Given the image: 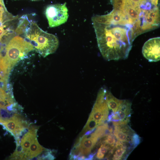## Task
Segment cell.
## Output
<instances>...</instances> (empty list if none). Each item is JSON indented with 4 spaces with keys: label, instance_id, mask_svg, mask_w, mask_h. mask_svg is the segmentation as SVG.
Masks as SVG:
<instances>
[{
    "label": "cell",
    "instance_id": "obj_13",
    "mask_svg": "<svg viewBox=\"0 0 160 160\" xmlns=\"http://www.w3.org/2000/svg\"><path fill=\"white\" fill-rule=\"evenodd\" d=\"M125 143L117 140L113 148V153L112 159L119 160L121 159L123 157L127 151V147Z\"/></svg>",
    "mask_w": 160,
    "mask_h": 160
},
{
    "label": "cell",
    "instance_id": "obj_17",
    "mask_svg": "<svg viewBox=\"0 0 160 160\" xmlns=\"http://www.w3.org/2000/svg\"><path fill=\"white\" fill-rule=\"evenodd\" d=\"M116 141V137L113 134L111 133L106 136L105 138L102 143L107 145L113 148Z\"/></svg>",
    "mask_w": 160,
    "mask_h": 160
},
{
    "label": "cell",
    "instance_id": "obj_20",
    "mask_svg": "<svg viewBox=\"0 0 160 160\" xmlns=\"http://www.w3.org/2000/svg\"><path fill=\"white\" fill-rule=\"evenodd\" d=\"M151 3L155 6H157L159 0H149Z\"/></svg>",
    "mask_w": 160,
    "mask_h": 160
},
{
    "label": "cell",
    "instance_id": "obj_15",
    "mask_svg": "<svg viewBox=\"0 0 160 160\" xmlns=\"http://www.w3.org/2000/svg\"><path fill=\"white\" fill-rule=\"evenodd\" d=\"M11 14L7 11L4 0H0V26L4 25L9 20Z\"/></svg>",
    "mask_w": 160,
    "mask_h": 160
},
{
    "label": "cell",
    "instance_id": "obj_14",
    "mask_svg": "<svg viewBox=\"0 0 160 160\" xmlns=\"http://www.w3.org/2000/svg\"><path fill=\"white\" fill-rule=\"evenodd\" d=\"M46 150L40 145L37 138H36L33 140L30 145L27 154V159L33 158Z\"/></svg>",
    "mask_w": 160,
    "mask_h": 160
},
{
    "label": "cell",
    "instance_id": "obj_9",
    "mask_svg": "<svg viewBox=\"0 0 160 160\" xmlns=\"http://www.w3.org/2000/svg\"><path fill=\"white\" fill-rule=\"evenodd\" d=\"M160 37H157L148 40L144 44L142 50L144 57L150 62L160 60Z\"/></svg>",
    "mask_w": 160,
    "mask_h": 160
},
{
    "label": "cell",
    "instance_id": "obj_1",
    "mask_svg": "<svg viewBox=\"0 0 160 160\" xmlns=\"http://www.w3.org/2000/svg\"><path fill=\"white\" fill-rule=\"evenodd\" d=\"M92 21L103 57L108 61L127 58L135 39L133 25L128 21H116L109 13L94 15Z\"/></svg>",
    "mask_w": 160,
    "mask_h": 160
},
{
    "label": "cell",
    "instance_id": "obj_12",
    "mask_svg": "<svg viewBox=\"0 0 160 160\" xmlns=\"http://www.w3.org/2000/svg\"><path fill=\"white\" fill-rule=\"evenodd\" d=\"M106 99L108 109L111 111L110 114L115 112L124 100L116 98L110 92L107 90L106 94Z\"/></svg>",
    "mask_w": 160,
    "mask_h": 160
},
{
    "label": "cell",
    "instance_id": "obj_11",
    "mask_svg": "<svg viewBox=\"0 0 160 160\" xmlns=\"http://www.w3.org/2000/svg\"><path fill=\"white\" fill-rule=\"evenodd\" d=\"M113 135L119 141L128 143L131 141L132 137L134 133L133 130L127 124L114 126Z\"/></svg>",
    "mask_w": 160,
    "mask_h": 160
},
{
    "label": "cell",
    "instance_id": "obj_18",
    "mask_svg": "<svg viewBox=\"0 0 160 160\" xmlns=\"http://www.w3.org/2000/svg\"><path fill=\"white\" fill-rule=\"evenodd\" d=\"M140 138L139 136L134 133L130 141L133 148H135L140 143Z\"/></svg>",
    "mask_w": 160,
    "mask_h": 160
},
{
    "label": "cell",
    "instance_id": "obj_5",
    "mask_svg": "<svg viewBox=\"0 0 160 160\" xmlns=\"http://www.w3.org/2000/svg\"><path fill=\"white\" fill-rule=\"evenodd\" d=\"M106 91L103 87L99 90L88 119L95 121L99 125L104 123L107 119L109 113L106 99Z\"/></svg>",
    "mask_w": 160,
    "mask_h": 160
},
{
    "label": "cell",
    "instance_id": "obj_3",
    "mask_svg": "<svg viewBox=\"0 0 160 160\" xmlns=\"http://www.w3.org/2000/svg\"><path fill=\"white\" fill-rule=\"evenodd\" d=\"M4 47L5 54L2 58L10 70L18 61L34 49L30 43L19 36L13 37Z\"/></svg>",
    "mask_w": 160,
    "mask_h": 160
},
{
    "label": "cell",
    "instance_id": "obj_7",
    "mask_svg": "<svg viewBox=\"0 0 160 160\" xmlns=\"http://www.w3.org/2000/svg\"><path fill=\"white\" fill-rule=\"evenodd\" d=\"M131 105L129 100H124L116 111L108 115L107 119L108 121L111 122L114 126L127 124L130 120Z\"/></svg>",
    "mask_w": 160,
    "mask_h": 160
},
{
    "label": "cell",
    "instance_id": "obj_22",
    "mask_svg": "<svg viewBox=\"0 0 160 160\" xmlns=\"http://www.w3.org/2000/svg\"><path fill=\"white\" fill-rule=\"evenodd\" d=\"M31 0L36 1L40 0Z\"/></svg>",
    "mask_w": 160,
    "mask_h": 160
},
{
    "label": "cell",
    "instance_id": "obj_4",
    "mask_svg": "<svg viewBox=\"0 0 160 160\" xmlns=\"http://www.w3.org/2000/svg\"><path fill=\"white\" fill-rule=\"evenodd\" d=\"M159 19V12L157 7L143 9L139 18L133 25V31L135 37L158 27Z\"/></svg>",
    "mask_w": 160,
    "mask_h": 160
},
{
    "label": "cell",
    "instance_id": "obj_6",
    "mask_svg": "<svg viewBox=\"0 0 160 160\" xmlns=\"http://www.w3.org/2000/svg\"><path fill=\"white\" fill-rule=\"evenodd\" d=\"M68 11L65 3L47 6L45 10V14L49 27H55L66 23L68 17Z\"/></svg>",
    "mask_w": 160,
    "mask_h": 160
},
{
    "label": "cell",
    "instance_id": "obj_16",
    "mask_svg": "<svg viewBox=\"0 0 160 160\" xmlns=\"http://www.w3.org/2000/svg\"><path fill=\"white\" fill-rule=\"evenodd\" d=\"M112 148L109 145L102 143L97 151L96 156V158L99 159H103L105 155Z\"/></svg>",
    "mask_w": 160,
    "mask_h": 160
},
{
    "label": "cell",
    "instance_id": "obj_10",
    "mask_svg": "<svg viewBox=\"0 0 160 160\" xmlns=\"http://www.w3.org/2000/svg\"><path fill=\"white\" fill-rule=\"evenodd\" d=\"M37 127H32L23 136L20 144L23 148L24 159H27V154L30 145L32 142L37 138Z\"/></svg>",
    "mask_w": 160,
    "mask_h": 160
},
{
    "label": "cell",
    "instance_id": "obj_19",
    "mask_svg": "<svg viewBox=\"0 0 160 160\" xmlns=\"http://www.w3.org/2000/svg\"><path fill=\"white\" fill-rule=\"evenodd\" d=\"M9 106L7 103L0 99V108H6Z\"/></svg>",
    "mask_w": 160,
    "mask_h": 160
},
{
    "label": "cell",
    "instance_id": "obj_21",
    "mask_svg": "<svg viewBox=\"0 0 160 160\" xmlns=\"http://www.w3.org/2000/svg\"><path fill=\"white\" fill-rule=\"evenodd\" d=\"M1 57L0 55V70H1Z\"/></svg>",
    "mask_w": 160,
    "mask_h": 160
},
{
    "label": "cell",
    "instance_id": "obj_8",
    "mask_svg": "<svg viewBox=\"0 0 160 160\" xmlns=\"http://www.w3.org/2000/svg\"><path fill=\"white\" fill-rule=\"evenodd\" d=\"M1 124L14 136L16 140L20 139L23 132L28 128L29 126L27 122L17 113L11 119Z\"/></svg>",
    "mask_w": 160,
    "mask_h": 160
},
{
    "label": "cell",
    "instance_id": "obj_2",
    "mask_svg": "<svg viewBox=\"0 0 160 160\" xmlns=\"http://www.w3.org/2000/svg\"><path fill=\"white\" fill-rule=\"evenodd\" d=\"M23 32L24 39L44 57L54 53L58 48L57 37L43 30L34 21H30Z\"/></svg>",
    "mask_w": 160,
    "mask_h": 160
}]
</instances>
